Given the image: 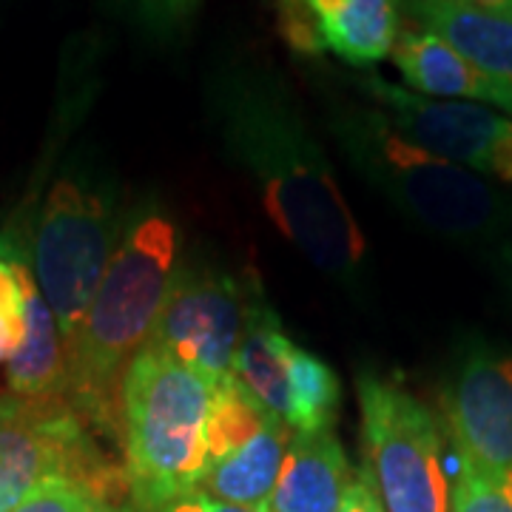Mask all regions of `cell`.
<instances>
[{
  "label": "cell",
  "mask_w": 512,
  "mask_h": 512,
  "mask_svg": "<svg viewBox=\"0 0 512 512\" xmlns=\"http://www.w3.org/2000/svg\"><path fill=\"white\" fill-rule=\"evenodd\" d=\"M205 106L228 160L251 177L276 231L339 285H362L365 234L274 66L251 57L225 60L208 74Z\"/></svg>",
  "instance_id": "6da1fadb"
},
{
  "label": "cell",
  "mask_w": 512,
  "mask_h": 512,
  "mask_svg": "<svg viewBox=\"0 0 512 512\" xmlns=\"http://www.w3.org/2000/svg\"><path fill=\"white\" fill-rule=\"evenodd\" d=\"M180 228L151 197L131 208L126 231L69 345V390L80 419L120 441V396L134 356L151 342L177 276Z\"/></svg>",
  "instance_id": "7a4b0ae2"
},
{
  "label": "cell",
  "mask_w": 512,
  "mask_h": 512,
  "mask_svg": "<svg viewBox=\"0 0 512 512\" xmlns=\"http://www.w3.org/2000/svg\"><path fill=\"white\" fill-rule=\"evenodd\" d=\"M217 382L151 345L134 356L120 396V444L134 512H165L208 476L205 424Z\"/></svg>",
  "instance_id": "3957f363"
},
{
  "label": "cell",
  "mask_w": 512,
  "mask_h": 512,
  "mask_svg": "<svg viewBox=\"0 0 512 512\" xmlns=\"http://www.w3.org/2000/svg\"><path fill=\"white\" fill-rule=\"evenodd\" d=\"M328 126L350 165L424 231L470 242L510 217L507 200L481 174L413 143L379 109L333 103Z\"/></svg>",
  "instance_id": "277c9868"
},
{
  "label": "cell",
  "mask_w": 512,
  "mask_h": 512,
  "mask_svg": "<svg viewBox=\"0 0 512 512\" xmlns=\"http://www.w3.org/2000/svg\"><path fill=\"white\" fill-rule=\"evenodd\" d=\"M126 220L114 185L86 171L63 174L40 205L32 242L35 282L55 313L66 348L83 325Z\"/></svg>",
  "instance_id": "5b68a950"
},
{
  "label": "cell",
  "mask_w": 512,
  "mask_h": 512,
  "mask_svg": "<svg viewBox=\"0 0 512 512\" xmlns=\"http://www.w3.org/2000/svg\"><path fill=\"white\" fill-rule=\"evenodd\" d=\"M49 481L83 484L114 504L128 495L126 467L100 450L66 396L9 393L0 399V512H12Z\"/></svg>",
  "instance_id": "8992f818"
},
{
  "label": "cell",
  "mask_w": 512,
  "mask_h": 512,
  "mask_svg": "<svg viewBox=\"0 0 512 512\" xmlns=\"http://www.w3.org/2000/svg\"><path fill=\"white\" fill-rule=\"evenodd\" d=\"M365 467L387 512H450L444 433L436 413L373 370L356 376Z\"/></svg>",
  "instance_id": "52a82bcc"
},
{
  "label": "cell",
  "mask_w": 512,
  "mask_h": 512,
  "mask_svg": "<svg viewBox=\"0 0 512 512\" xmlns=\"http://www.w3.org/2000/svg\"><path fill=\"white\" fill-rule=\"evenodd\" d=\"M256 288V279L231 274L214 262L191 259L177 268L148 345L220 384L234 373Z\"/></svg>",
  "instance_id": "ba28073f"
},
{
  "label": "cell",
  "mask_w": 512,
  "mask_h": 512,
  "mask_svg": "<svg viewBox=\"0 0 512 512\" xmlns=\"http://www.w3.org/2000/svg\"><path fill=\"white\" fill-rule=\"evenodd\" d=\"M356 86L413 143L481 177L512 183L510 114L478 103L424 97L373 72L359 74Z\"/></svg>",
  "instance_id": "9c48e42d"
},
{
  "label": "cell",
  "mask_w": 512,
  "mask_h": 512,
  "mask_svg": "<svg viewBox=\"0 0 512 512\" xmlns=\"http://www.w3.org/2000/svg\"><path fill=\"white\" fill-rule=\"evenodd\" d=\"M441 407L456 458L487 473H512V353L487 345L467 350Z\"/></svg>",
  "instance_id": "30bf717a"
},
{
  "label": "cell",
  "mask_w": 512,
  "mask_h": 512,
  "mask_svg": "<svg viewBox=\"0 0 512 512\" xmlns=\"http://www.w3.org/2000/svg\"><path fill=\"white\" fill-rule=\"evenodd\" d=\"M279 35L296 55H333L370 72L402 35V0H274Z\"/></svg>",
  "instance_id": "8fae6325"
},
{
  "label": "cell",
  "mask_w": 512,
  "mask_h": 512,
  "mask_svg": "<svg viewBox=\"0 0 512 512\" xmlns=\"http://www.w3.org/2000/svg\"><path fill=\"white\" fill-rule=\"evenodd\" d=\"M390 60L410 92L436 100L478 103L512 117V83L478 69L476 63L424 29L402 32Z\"/></svg>",
  "instance_id": "7c38bea8"
},
{
  "label": "cell",
  "mask_w": 512,
  "mask_h": 512,
  "mask_svg": "<svg viewBox=\"0 0 512 512\" xmlns=\"http://www.w3.org/2000/svg\"><path fill=\"white\" fill-rule=\"evenodd\" d=\"M421 29L444 40L478 69L512 83V9L464 0H402Z\"/></svg>",
  "instance_id": "4fadbf2b"
},
{
  "label": "cell",
  "mask_w": 512,
  "mask_h": 512,
  "mask_svg": "<svg viewBox=\"0 0 512 512\" xmlns=\"http://www.w3.org/2000/svg\"><path fill=\"white\" fill-rule=\"evenodd\" d=\"M345 447L322 433H293L268 512H336L350 484Z\"/></svg>",
  "instance_id": "5bb4252c"
},
{
  "label": "cell",
  "mask_w": 512,
  "mask_h": 512,
  "mask_svg": "<svg viewBox=\"0 0 512 512\" xmlns=\"http://www.w3.org/2000/svg\"><path fill=\"white\" fill-rule=\"evenodd\" d=\"M26 336L6 362V384L12 396L49 399L69 390V353L55 313L26 268Z\"/></svg>",
  "instance_id": "9a60e30c"
},
{
  "label": "cell",
  "mask_w": 512,
  "mask_h": 512,
  "mask_svg": "<svg viewBox=\"0 0 512 512\" xmlns=\"http://www.w3.org/2000/svg\"><path fill=\"white\" fill-rule=\"evenodd\" d=\"M291 439L293 430L274 413L254 439L208 470L200 493L245 510L268 512Z\"/></svg>",
  "instance_id": "2e32d148"
},
{
  "label": "cell",
  "mask_w": 512,
  "mask_h": 512,
  "mask_svg": "<svg viewBox=\"0 0 512 512\" xmlns=\"http://www.w3.org/2000/svg\"><path fill=\"white\" fill-rule=\"evenodd\" d=\"M291 353L293 342L288 339L274 308L268 305L262 288H256L248 319H245V330L239 339L234 376L282 421L288 416Z\"/></svg>",
  "instance_id": "e0dca14e"
},
{
  "label": "cell",
  "mask_w": 512,
  "mask_h": 512,
  "mask_svg": "<svg viewBox=\"0 0 512 512\" xmlns=\"http://www.w3.org/2000/svg\"><path fill=\"white\" fill-rule=\"evenodd\" d=\"M342 404V387L328 362L311 350L293 345L288 367V416L285 424L293 433H322L333 430Z\"/></svg>",
  "instance_id": "ac0fdd59"
},
{
  "label": "cell",
  "mask_w": 512,
  "mask_h": 512,
  "mask_svg": "<svg viewBox=\"0 0 512 512\" xmlns=\"http://www.w3.org/2000/svg\"><path fill=\"white\" fill-rule=\"evenodd\" d=\"M274 413L256 399L254 393L231 373L214 390L208 424H205V447H208V470L237 453L242 444L254 439Z\"/></svg>",
  "instance_id": "d6986e66"
},
{
  "label": "cell",
  "mask_w": 512,
  "mask_h": 512,
  "mask_svg": "<svg viewBox=\"0 0 512 512\" xmlns=\"http://www.w3.org/2000/svg\"><path fill=\"white\" fill-rule=\"evenodd\" d=\"M26 268L18 251L0 242V365L12 359L26 336Z\"/></svg>",
  "instance_id": "ffe728a7"
},
{
  "label": "cell",
  "mask_w": 512,
  "mask_h": 512,
  "mask_svg": "<svg viewBox=\"0 0 512 512\" xmlns=\"http://www.w3.org/2000/svg\"><path fill=\"white\" fill-rule=\"evenodd\" d=\"M456 461L453 512H512V473H487L464 458Z\"/></svg>",
  "instance_id": "44dd1931"
},
{
  "label": "cell",
  "mask_w": 512,
  "mask_h": 512,
  "mask_svg": "<svg viewBox=\"0 0 512 512\" xmlns=\"http://www.w3.org/2000/svg\"><path fill=\"white\" fill-rule=\"evenodd\" d=\"M12 512H134L126 504H114L74 481H49L20 501Z\"/></svg>",
  "instance_id": "7402d4cb"
},
{
  "label": "cell",
  "mask_w": 512,
  "mask_h": 512,
  "mask_svg": "<svg viewBox=\"0 0 512 512\" xmlns=\"http://www.w3.org/2000/svg\"><path fill=\"white\" fill-rule=\"evenodd\" d=\"M336 512H387L382 495H379V487H376V481H373L367 467H362L356 476L350 478Z\"/></svg>",
  "instance_id": "603a6c76"
},
{
  "label": "cell",
  "mask_w": 512,
  "mask_h": 512,
  "mask_svg": "<svg viewBox=\"0 0 512 512\" xmlns=\"http://www.w3.org/2000/svg\"><path fill=\"white\" fill-rule=\"evenodd\" d=\"M134 3L154 23H183L200 9L202 0H134Z\"/></svg>",
  "instance_id": "cb8c5ba5"
},
{
  "label": "cell",
  "mask_w": 512,
  "mask_h": 512,
  "mask_svg": "<svg viewBox=\"0 0 512 512\" xmlns=\"http://www.w3.org/2000/svg\"><path fill=\"white\" fill-rule=\"evenodd\" d=\"M165 512H254V510H245V507H237V504H225V501H217V498H211V495L205 493H194L183 498V501H177V504H171Z\"/></svg>",
  "instance_id": "d4e9b609"
},
{
  "label": "cell",
  "mask_w": 512,
  "mask_h": 512,
  "mask_svg": "<svg viewBox=\"0 0 512 512\" xmlns=\"http://www.w3.org/2000/svg\"><path fill=\"white\" fill-rule=\"evenodd\" d=\"M501 265H504V276H507V285L512 291V239L501 248Z\"/></svg>",
  "instance_id": "484cf974"
},
{
  "label": "cell",
  "mask_w": 512,
  "mask_h": 512,
  "mask_svg": "<svg viewBox=\"0 0 512 512\" xmlns=\"http://www.w3.org/2000/svg\"><path fill=\"white\" fill-rule=\"evenodd\" d=\"M473 6H487V9H512V0H464Z\"/></svg>",
  "instance_id": "4316f807"
}]
</instances>
